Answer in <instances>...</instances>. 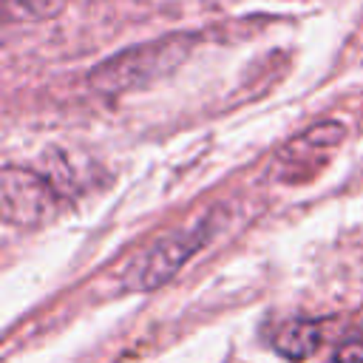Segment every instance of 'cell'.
Returning <instances> with one entry per match:
<instances>
[{"mask_svg": "<svg viewBox=\"0 0 363 363\" xmlns=\"http://www.w3.org/2000/svg\"><path fill=\"white\" fill-rule=\"evenodd\" d=\"M216 221H218V210H210L199 221L162 235L147 252H142L130 264V269L125 272V286L147 292V289H156L164 281H170L207 244V238L216 230Z\"/></svg>", "mask_w": 363, "mask_h": 363, "instance_id": "cell-2", "label": "cell"}, {"mask_svg": "<svg viewBox=\"0 0 363 363\" xmlns=\"http://www.w3.org/2000/svg\"><path fill=\"white\" fill-rule=\"evenodd\" d=\"M343 133H346V128L340 122H320V125H312L309 130L298 133L278 150L275 176L289 184L309 182L329 162L335 147L343 142Z\"/></svg>", "mask_w": 363, "mask_h": 363, "instance_id": "cell-4", "label": "cell"}, {"mask_svg": "<svg viewBox=\"0 0 363 363\" xmlns=\"http://www.w3.org/2000/svg\"><path fill=\"white\" fill-rule=\"evenodd\" d=\"M326 323L329 320H312V318H295L286 320L275 329L272 335V346L281 357L286 360H306L318 352V346L326 337Z\"/></svg>", "mask_w": 363, "mask_h": 363, "instance_id": "cell-5", "label": "cell"}, {"mask_svg": "<svg viewBox=\"0 0 363 363\" xmlns=\"http://www.w3.org/2000/svg\"><path fill=\"white\" fill-rule=\"evenodd\" d=\"M326 363H363V320L349 335L340 337V343L335 346Z\"/></svg>", "mask_w": 363, "mask_h": 363, "instance_id": "cell-6", "label": "cell"}, {"mask_svg": "<svg viewBox=\"0 0 363 363\" xmlns=\"http://www.w3.org/2000/svg\"><path fill=\"white\" fill-rule=\"evenodd\" d=\"M190 51L193 37L187 34H167L150 43H139L102 60L88 74V85L99 94H125L133 88H145L179 68L190 57Z\"/></svg>", "mask_w": 363, "mask_h": 363, "instance_id": "cell-1", "label": "cell"}, {"mask_svg": "<svg viewBox=\"0 0 363 363\" xmlns=\"http://www.w3.org/2000/svg\"><path fill=\"white\" fill-rule=\"evenodd\" d=\"M0 210L14 227H40L60 210V190L45 173L6 164L0 173Z\"/></svg>", "mask_w": 363, "mask_h": 363, "instance_id": "cell-3", "label": "cell"}]
</instances>
